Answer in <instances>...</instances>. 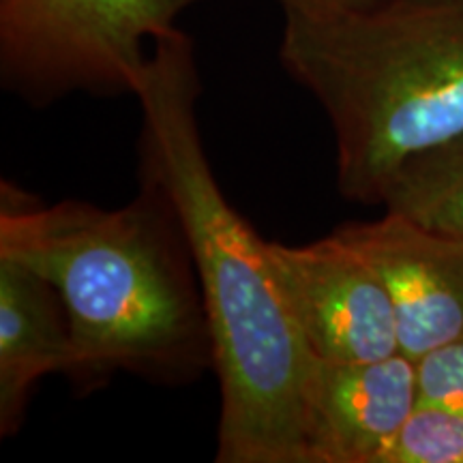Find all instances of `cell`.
Listing matches in <instances>:
<instances>
[{
	"label": "cell",
	"mask_w": 463,
	"mask_h": 463,
	"mask_svg": "<svg viewBox=\"0 0 463 463\" xmlns=\"http://www.w3.org/2000/svg\"><path fill=\"white\" fill-rule=\"evenodd\" d=\"M71 364V328L58 292L28 266L0 256V436L22 430L39 380L69 375Z\"/></svg>",
	"instance_id": "ba28073f"
},
{
	"label": "cell",
	"mask_w": 463,
	"mask_h": 463,
	"mask_svg": "<svg viewBox=\"0 0 463 463\" xmlns=\"http://www.w3.org/2000/svg\"><path fill=\"white\" fill-rule=\"evenodd\" d=\"M283 11H305V14H333V11H356L372 7L378 0H277Z\"/></svg>",
	"instance_id": "7c38bea8"
},
{
	"label": "cell",
	"mask_w": 463,
	"mask_h": 463,
	"mask_svg": "<svg viewBox=\"0 0 463 463\" xmlns=\"http://www.w3.org/2000/svg\"><path fill=\"white\" fill-rule=\"evenodd\" d=\"M382 208L463 241V133L405 161L386 184Z\"/></svg>",
	"instance_id": "9c48e42d"
},
{
	"label": "cell",
	"mask_w": 463,
	"mask_h": 463,
	"mask_svg": "<svg viewBox=\"0 0 463 463\" xmlns=\"http://www.w3.org/2000/svg\"><path fill=\"white\" fill-rule=\"evenodd\" d=\"M333 232L373 266L389 289L399 352L410 361L463 339V241L386 211Z\"/></svg>",
	"instance_id": "8992f818"
},
{
	"label": "cell",
	"mask_w": 463,
	"mask_h": 463,
	"mask_svg": "<svg viewBox=\"0 0 463 463\" xmlns=\"http://www.w3.org/2000/svg\"><path fill=\"white\" fill-rule=\"evenodd\" d=\"M0 256L52 283L71 328L67 378L92 392L118 373L189 386L215 369L187 234L167 194L140 178L129 204H39L0 184Z\"/></svg>",
	"instance_id": "7a4b0ae2"
},
{
	"label": "cell",
	"mask_w": 463,
	"mask_h": 463,
	"mask_svg": "<svg viewBox=\"0 0 463 463\" xmlns=\"http://www.w3.org/2000/svg\"><path fill=\"white\" fill-rule=\"evenodd\" d=\"M200 0H0V84L33 108L137 95L144 43Z\"/></svg>",
	"instance_id": "277c9868"
},
{
	"label": "cell",
	"mask_w": 463,
	"mask_h": 463,
	"mask_svg": "<svg viewBox=\"0 0 463 463\" xmlns=\"http://www.w3.org/2000/svg\"><path fill=\"white\" fill-rule=\"evenodd\" d=\"M269 247L283 297L316 361L347 364L397 354L389 289L337 232L307 245Z\"/></svg>",
	"instance_id": "5b68a950"
},
{
	"label": "cell",
	"mask_w": 463,
	"mask_h": 463,
	"mask_svg": "<svg viewBox=\"0 0 463 463\" xmlns=\"http://www.w3.org/2000/svg\"><path fill=\"white\" fill-rule=\"evenodd\" d=\"M194 39L153 43L136 99L140 178L172 200L187 234L222 391L217 463H307V389L316 358L277 277L270 241L230 204L202 142Z\"/></svg>",
	"instance_id": "6da1fadb"
},
{
	"label": "cell",
	"mask_w": 463,
	"mask_h": 463,
	"mask_svg": "<svg viewBox=\"0 0 463 463\" xmlns=\"http://www.w3.org/2000/svg\"><path fill=\"white\" fill-rule=\"evenodd\" d=\"M419 403L463 414V339L416 361Z\"/></svg>",
	"instance_id": "8fae6325"
},
{
	"label": "cell",
	"mask_w": 463,
	"mask_h": 463,
	"mask_svg": "<svg viewBox=\"0 0 463 463\" xmlns=\"http://www.w3.org/2000/svg\"><path fill=\"white\" fill-rule=\"evenodd\" d=\"M382 463H463V414L419 403Z\"/></svg>",
	"instance_id": "30bf717a"
},
{
	"label": "cell",
	"mask_w": 463,
	"mask_h": 463,
	"mask_svg": "<svg viewBox=\"0 0 463 463\" xmlns=\"http://www.w3.org/2000/svg\"><path fill=\"white\" fill-rule=\"evenodd\" d=\"M279 61L326 114L352 204L382 206L405 161L463 133V0L283 11Z\"/></svg>",
	"instance_id": "3957f363"
},
{
	"label": "cell",
	"mask_w": 463,
	"mask_h": 463,
	"mask_svg": "<svg viewBox=\"0 0 463 463\" xmlns=\"http://www.w3.org/2000/svg\"><path fill=\"white\" fill-rule=\"evenodd\" d=\"M416 405V363L402 352L367 363L316 361L307 389V463H382Z\"/></svg>",
	"instance_id": "52a82bcc"
}]
</instances>
